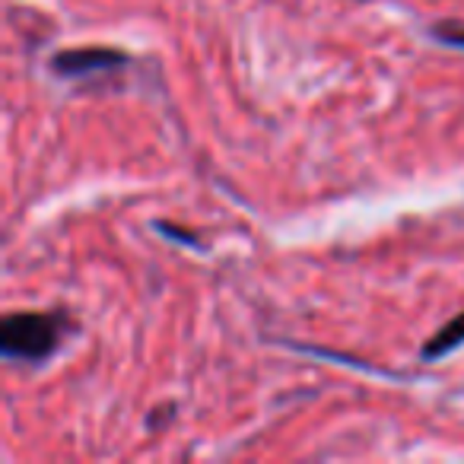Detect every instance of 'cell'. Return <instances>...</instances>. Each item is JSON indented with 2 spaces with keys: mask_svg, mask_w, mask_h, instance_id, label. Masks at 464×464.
<instances>
[{
  "mask_svg": "<svg viewBox=\"0 0 464 464\" xmlns=\"http://www.w3.org/2000/svg\"><path fill=\"white\" fill-rule=\"evenodd\" d=\"M71 331L73 322L64 312H10L0 322V353L16 362H45Z\"/></svg>",
  "mask_w": 464,
  "mask_h": 464,
  "instance_id": "6da1fadb",
  "label": "cell"
},
{
  "mask_svg": "<svg viewBox=\"0 0 464 464\" xmlns=\"http://www.w3.org/2000/svg\"><path fill=\"white\" fill-rule=\"evenodd\" d=\"M128 54L118 52V48H99V45H90V48H64L52 58V71L58 77H67V80H77V77H92V73H109V71H118V67L128 64Z\"/></svg>",
  "mask_w": 464,
  "mask_h": 464,
  "instance_id": "7a4b0ae2",
  "label": "cell"
},
{
  "mask_svg": "<svg viewBox=\"0 0 464 464\" xmlns=\"http://www.w3.org/2000/svg\"><path fill=\"white\" fill-rule=\"evenodd\" d=\"M464 343V312H458L451 322H445L442 328L436 331V334L430 337V341L423 343V350H420V356H423V362H432V360H442L445 353H451V350H458Z\"/></svg>",
  "mask_w": 464,
  "mask_h": 464,
  "instance_id": "3957f363",
  "label": "cell"
},
{
  "mask_svg": "<svg viewBox=\"0 0 464 464\" xmlns=\"http://www.w3.org/2000/svg\"><path fill=\"white\" fill-rule=\"evenodd\" d=\"M430 35L436 42H442V45H449V48H464V23H458V20L436 23V26L430 29Z\"/></svg>",
  "mask_w": 464,
  "mask_h": 464,
  "instance_id": "277c9868",
  "label": "cell"
},
{
  "mask_svg": "<svg viewBox=\"0 0 464 464\" xmlns=\"http://www.w3.org/2000/svg\"><path fill=\"white\" fill-rule=\"evenodd\" d=\"M360 4H366V0H360Z\"/></svg>",
  "mask_w": 464,
  "mask_h": 464,
  "instance_id": "5b68a950",
  "label": "cell"
}]
</instances>
